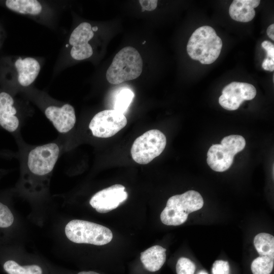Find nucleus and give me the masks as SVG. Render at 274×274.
I'll list each match as a JSON object with an SVG mask.
<instances>
[{"instance_id": "obj_1", "label": "nucleus", "mask_w": 274, "mask_h": 274, "mask_svg": "<svg viewBox=\"0 0 274 274\" xmlns=\"http://www.w3.org/2000/svg\"><path fill=\"white\" fill-rule=\"evenodd\" d=\"M222 41L213 28L202 26L191 36L187 45V51L193 60L203 64L213 63L219 56Z\"/></svg>"}, {"instance_id": "obj_2", "label": "nucleus", "mask_w": 274, "mask_h": 274, "mask_svg": "<svg viewBox=\"0 0 274 274\" xmlns=\"http://www.w3.org/2000/svg\"><path fill=\"white\" fill-rule=\"evenodd\" d=\"M142 70L143 60L138 51L131 46L125 47L114 57L106 78L110 83L118 84L137 78Z\"/></svg>"}, {"instance_id": "obj_3", "label": "nucleus", "mask_w": 274, "mask_h": 274, "mask_svg": "<svg viewBox=\"0 0 274 274\" xmlns=\"http://www.w3.org/2000/svg\"><path fill=\"white\" fill-rule=\"evenodd\" d=\"M203 205L201 195L194 190L174 195L167 200L160 215L161 221L166 225H181L187 220L190 213L200 210Z\"/></svg>"}, {"instance_id": "obj_4", "label": "nucleus", "mask_w": 274, "mask_h": 274, "mask_svg": "<svg viewBox=\"0 0 274 274\" xmlns=\"http://www.w3.org/2000/svg\"><path fill=\"white\" fill-rule=\"evenodd\" d=\"M66 237L78 244H89L102 246L113 238L112 231L102 225L81 220H73L65 227Z\"/></svg>"}, {"instance_id": "obj_5", "label": "nucleus", "mask_w": 274, "mask_h": 274, "mask_svg": "<svg viewBox=\"0 0 274 274\" xmlns=\"http://www.w3.org/2000/svg\"><path fill=\"white\" fill-rule=\"evenodd\" d=\"M245 146L243 136L235 134L226 136L220 144L211 146L207 153V162L213 170L224 172L232 165L235 154L242 151Z\"/></svg>"}, {"instance_id": "obj_6", "label": "nucleus", "mask_w": 274, "mask_h": 274, "mask_svg": "<svg viewBox=\"0 0 274 274\" xmlns=\"http://www.w3.org/2000/svg\"><path fill=\"white\" fill-rule=\"evenodd\" d=\"M166 144V136L161 131L155 129L148 130L134 141L130 150L131 157L139 164H148L161 154Z\"/></svg>"}, {"instance_id": "obj_7", "label": "nucleus", "mask_w": 274, "mask_h": 274, "mask_svg": "<svg viewBox=\"0 0 274 274\" xmlns=\"http://www.w3.org/2000/svg\"><path fill=\"white\" fill-rule=\"evenodd\" d=\"M127 122L124 114L115 110H106L97 113L91 119L89 128L96 137H111L123 127Z\"/></svg>"}, {"instance_id": "obj_8", "label": "nucleus", "mask_w": 274, "mask_h": 274, "mask_svg": "<svg viewBox=\"0 0 274 274\" xmlns=\"http://www.w3.org/2000/svg\"><path fill=\"white\" fill-rule=\"evenodd\" d=\"M59 153V147L55 143L37 147L29 152L28 156L29 170L39 176L49 173L55 166Z\"/></svg>"}, {"instance_id": "obj_9", "label": "nucleus", "mask_w": 274, "mask_h": 274, "mask_svg": "<svg viewBox=\"0 0 274 274\" xmlns=\"http://www.w3.org/2000/svg\"><path fill=\"white\" fill-rule=\"evenodd\" d=\"M219 98V103L224 109L228 111L237 110L245 100L253 99L256 95V89L252 84L233 82L223 89Z\"/></svg>"}, {"instance_id": "obj_10", "label": "nucleus", "mask_w": 274, "mask_h": 274, "mask_svg": "<svg viewBox=\"0 0 274 274\" xmlns=\"http://www.w3.org/2000/svg\"><path fill=\"white\" fill-rule=\"evenodd\" d=\"M125 188L115 184L96 193L90 199L91 206L97 212L106 213L116 208L125 201L128 196Z\"/></svg>"}, {"instance_id": "obj_11", "label": "nucleus", "mask_w": 274, "mask_h": 274, "mask_svg": "<svg viewBox=\"0 0 274 274\" xmlns=\"http://www.w3.org/2000/svg\"><path fill=\"white\" fill-rule=\"evenodd\" d=\"M93 36L92 26L88 22H82L74 29L69 39V43L72 46L71 50L72 58L81 60L92 56L93 50L88 42Z\"/></svg>"}, {"instance_id": "obj_12", "label": "nucleus", "mask_w": 274, "mask_h": 274, "mask_svg": "<svg viewBox=\"0 0 274 274\" xmlns=\"http://www.w3.org/2000/svg\"><path fill=\"white\" fill-rule=\"evenodd\" d=\"M45 113L59 132L69 131L75 124L76 118L75 110L70 104H65L61 107L49 106L45 110Z\"/></svg>"}, {"instance_id": "obj_13", "label": "nucleus", "mask_w": 274, "mask_h": 274, "mask_svg": "<svg viewBox=\"0 0 274 274\" xmlns=\"http://www.w3.org/2000/svg\"><path fill=\"white\" fill-rule=\"evenodd\" d=\"M14 100L8 93H0V125L9 132H14L19 126V120L15 116L16 110Z\"/></svg>"}, {"instance_id": "obj_14", "label": "nucleus", "mask_w": 274, "mask_h": 274, "mask_svg": "<svg viewBox=\"0 0 274 274\" xmlns=\"http://www.w3.org/2000/svg\"><path fill=\"white\" fill-rule=\"evenodd\" d=\"M19 83L22 86L32 84L38 77L41 69L39 62L34 58H19L15 62Z\"/></svg>"}, {"instance_id": "obj_15", "label": "nucleus", "mask_w": 274, "mask_h": 274, "mask_svg": "<svg viewBox=\"0 0 274 274\" xmlns=\"http://www.w3.org/2000/svg\"><path fill=\"white\" fill-rule=\"evenodd\" d=\"M260 3L259 0H234L229 7V15L236 21L248 22L255 17L254 9Z\"/></svg>"}, {"instance_id": "obj_16", "label": "nucleus", "mask_w": 274, "mask_h": 274, "mask_svg": "<svg viewBox=\"0 0 274 274\" xmlns=\"http://www.w3.org/2000/svg\"><path fill=\"white\" fill-rule=\"evenodd\" d=\"M166 249L161 246H152L141 254V260L145 268L149 271L159 270L166 260Z\"/></svg>"}, {"instance_id": "obj_17", "label": "nucleus", "mask_w": 274, "mask_h": 274, "mask_svg": "<svg viewBox=\"0 0 274 274\" xmlns=\"http://www.w3.org/2000/svg\"><path fill=\"white\" fill-rule=\"evenodd\" d=\"M6 5L11 10L21 14L37 15L42 11V5L36 0H7Z\"/></svg>"}, {"instance_id": "obj_18", "label": "nucleus", "mask_w": 274, "mask_h": 274, "mask_svg": "<svg viewBox=\"0 0 274 274\" xmlns=\"http://www.w3.org/2000/svg\"><path fill=\"white\" fill-rule=\"evenodd\" d=\"M254 244L260 256L274 257V237L267 233L257 234L254 239Z\"/></svg>"}, {"instance_id": "obj_19", "label": "nucleus", "mask_w": 274, "mask_h": 274, "mask_svg": "<svg viewBox=\"0 0 274 274\" xmlns=\"http://www.w3.org/2000/svg\"><path fill=\"white\" fill-rule=\"evenodd\" d=\"M4 268L8 274H42V268L37 265L21 266L13 260H8Z\"/></svg>"}, {"instance_id": "obj_20", "label": "nucleus", "mask_w": 274, "mask_h": 274, "mask_svg": "<svg viewBox=\"0 0 274 274\" xmlns=\"http://www.w3.org/2000/svg\"><path fill=\"white\" fill-rule=\"evenodd\" d=\"M274 265V257L259 256L252 262L251 269L253 274H270Z\"/></svg>"}, {"instance_id": "obj_21", "label": "nucleus", "mask_w": 274, "mask_h": 274, "mask_svg": "<svg viewBox=\"0 0 274 274\" xmlns=\"http://www.w3.org/2000/svg\"><path fill=\"white\" fill-rule=\"evenodd\" d=\"M134 96L133 92L129 89H123L116 96L114 110L123 114L126 112Z\"/></svg>"}, {"instance_id": "obj_22", "label": "nucleus", "mask_w": 274, "mask_h": 274, "mask_svg": "<svg viewBox=\"0 0 274 274\" xmlns=\"http://www.w3.org/2000/svg\"><path fill=\"white\" fill-rule=\"evenodd\" d=\"M176 268L177 274H194L196 266L189 259L181 257L177 261Z\"/></svg>"}, {"instance_id": "obj_23", "label": "nucleus", "mask_w": 274, "mask_h": 274, "mask_svg": "<svg viewBox=\"0 0 274 274\" xmlns=\"http://www.w3.org/2000/svg\"><path fill=\"white\" fill-rule=\"evenodd\" d=\"M14 216L9 208L0 202V228L10 227L14 222Z\"/></svg>"}, {"instance_id": "obj_24", "label": "nucleus", "mask_w": 274, "mask_h": 274, "mask_svg": "<svg viewBox=\"0 0 274 274\" xmlns=\"http://www.w3.org/2000/svg\"><path fill=\"white\" fill-rule=\"evenodd\" d=\"M212 274H230V267L227 261L218 260L214 262L212 268Z\"/></svg>"}, {"instance_id": "obj_25", "label": "nucleus", "mask_w": 274, "mask_h": 274, "mask_svg": "<svg viewBox=\"0 0 274 274\" xmlns=\"http://www.w3.org/2000/svg\"><path fill=\"white\" fill-rule=\"evenodd\" d=\"M140 4L142 7V12L152 11L155 9L157 6V0H140Z\"/></svg>"}, {"instance_id": "obj_26", "label": "nucleus", "mask_w": 274, "mask_h": 274, "mask_svg": "<svg viewBox=\"0 0 274 274\" xmlns=\"http://www.w3.org/2000/svg\"><path fill=\"white\" fill-rule=\"evenodd\" d=\"M262 47L267 53V58L274 61V45L269 41H264L261 43Z\"/></svg>"}, {"instance_id": "obj_27", "label": "nucleus", "mask_w": 274, "mask_h": 274, "mask_svg": "<svg viewBox=\"0 0 274 274\" xmlns=\"http://www.w3.org/2000/svg\"><path fill=\"white\" fill-rule=\"evenodd\" d=\"M262 66L265 71L272 72L274 70V61L266 58L263 61Z\"/></svg>"}, {"instance_id": "obj_28", "label": "nucleus", "mask_w": 274, "mask_h": 274, "mask_svg": "<svg viewBox=\"0 0 274 274\" xmlns=\"http://www.w3.org/2000/svg\"><path fill=\"white\" fill-rule=\"evenodd\" d=\"M267 35L272 41L274 40V24L270 25L266 30Z\"/></svg>"}, {"instance_id": "obj_29", "label": "nucleus", "mask_w": 274, "mask_h": 274, "mask_svg": "<svg viewBox=\"0 0 274 274\" xmlns=\"http://www.w3.org/2000/svg\"><path fill=\"white\" fill-rule=\"evenodd\" d=\"M78 274H99L97 272L92 271H81L79 272Z\"/></svg>"}, {"instance_id": "obj_30", "label": "nucleus", "mask_w": 274, "mask_h": 274, "mask_svg": "<svg viewBox=\"0 0 274 274\" xmlns=\"http://www.w3.org/2000/svg\"><path fill=\"white\" fill-rule=\"evenodd\" d=\"M196 274H208V273L203 270H201L199 271Z\"/></svg>"}, {"instance_id": "obj_31", "label": "nucleus", "mask_w": 274, "mask_h": 274, "mask_svg": "<svg viewBox=\"0 0 274 274\" xmlns=\"http://www.w3.org/2000/svg\"><path fill=\"white\" fill-rule=\"evenodd\" d=\"M92 29L93 31H96L98 28L96 26H95V27H92Z\"/></svg>"}, {"instance_id": "obj_32", "label": "nucleus", "mask_w": 274, "mask_h": 274, "mask_svg": "<svg viewBox=\"0 0 274 274\" xmlns=\"http://www.w3.org/2000/svg\"><path fill=\"white\" fill-rule=\"evenodd\" d=\"M145 43H146V41H144L143 43H142L143 44H144Z\"/></svg>"}]
</instances>
